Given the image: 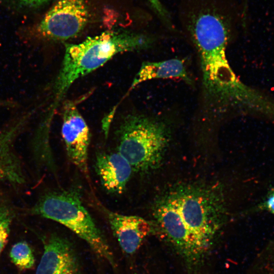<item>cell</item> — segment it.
Returning <instances> with one entry per match:
<instances>
[{
    "label": "cell",
    "instance_id": "cell-8",
    "mask_svg": "<svg viewBox=\"0 0 274 274\" xmlns=\"http://www.w3.org/2000/svg\"><path fill=\"white\" fill-rule=\"evenodd\" d=\"M61 134L70 160L88 177L90 130L76 105L71 100H67L63 104Z\"/></svg>",
    "mask_w": 274,
    "mask_h": 274
},
{
    "label": "cell",
    "instance_id": "cell-6",
    "mask_svg": "<svg viewBox=\"0 0 274 274\" xmlns=\"http://www.w3.org/2000/svg\"><path fill=\"white\" fill-rule=\"evenodd\" d=\"M153 215L156 224L171 246L188 265L196 264L203 253L183 220L173 193L156 202Z\"/></svg>",
    "mask_w": 274,
    "mask_h": 274
},
{
    "label": "cell",
    "instance_id": "cell-18",
    "mask_svg": "<svg viewBox=\"0 0 274 274\" xmlns=\"http://www.w3.org/2000/svg\"><path fill=\"white\" fill-rule=\"evenodd\" d=\"M267 211L274 214V187L271 188L259 203L254 207L251 212Z\"/></svg>",
    "mask_w": 274,
    "mask_h": 274
},
{
    "label": "cell",
    "instance_id": "cell-1",
    "mask_svg": "<svg viewBox=\"0 0 274 274\" xmlns=\"http://www.w3.org/2000/svg\"><path fill=\"white\" fill-rule=\"evenodd\" d=\"M233 28H194L186 32L196 49L202 77L206 112L221 116L229 112H254L265 115L270 99L238 79L226 54Z\"/></svg>",
    "mask_w": 274,
    "mask_h": 274
},
{
    "label": "cell",
    "instance_id": "cell-14",
    "mask_svg": "<svg viewBox=\"0 0 274 274\" xmlns=\"http://www.w3.org/2000/svg\"><path fill=\"white\" fill-rule=\"evenodd\" d=\"M251 274H274V239L260 250L252 268Z\"/></svg>",
    "mask_w": 274,
    "mask_h": 274
},
{
    "label": "cell",
    "instance_id": "cell-16",
    "mask_svg": "<svg viewBox=\"0 0 274 274\" xmlns=\"http://www.w3.org/2000/svg\"><path fill=\"white\" fill-rule=\"evenodd\" d=\"M14 217L11 207L3 202L0 204V255L8 243Z\"/></svg>",
    "mask_w": 274,
    "mask_h": 274
},
{
    "label": "cell",
    "instance_id": "cell-5",
    "mask_svg": "<svg viewBox=\"0 0 274 274\" xmlns=\"http://www.w3.org/2000/svg\"><path fill=\"white\" fill-rule=\"evenodd\" d=\"M173 194L184 223L203 254L212 245L221 225L220 203L208 191L187 189Z\"/></svg>",
    "mask_w": 274,
    "mask_h": 274
},
{
    "label": "cell",
    "instance_id": "cell-19",
    "mask_svg": "<svg viewBox=\"0 0 274 274\" xmlns=\"http://www.w3.org/2000/svg\"><path fill=\"white\" fill-rule=\"evenodd\" d=\"M249 0H242V7L241 9V19L244 25L246 23L248 12Z\"/></svg>",
    "mask_w": 274,
    "mask_h": 274
},
{
    "label": "cell",
    "instance_id": "cell-12",
    "mask_svg": "<svg viewBox=\"0 0 274 274\" xmlns=\"http://www.w3.org/2000/svg\"><path fill=\"white\" fill-rule=\"evenodd\" d=\"M95 168L103 188L115 195L124 192L133 172L129 163L118 152L98 153Z\"/></svg>",
    "mask_w": 274,
    "mask_h": 274
},
{
    "label": "cell",
    "instance_id": "cell-2",
    "mask_svg": "<svg viewBox=\"0 0 274 274\" xmlns=\"http://www.w3.org/2000/svg\"><path fill=\"white\" fill-rule=\"evenodd\" d=\"M154 38L144 34L105 31L76 44H66L54 85L55 107L78 79L102 66L116 55L151 47Z\"/></svg>",
    "mask_w": 274,
    "mask_h": 274
},
{
    "label": "cell",
    "instance_id": "cell-17",
    "mask_svg": "<svg viewBox=\"0 0 274 274\" xmlns=\"http://www.w3.org/2000/svg\"><path fill=\"white\" fill-rule=\"evenodd\" d=\"M151 8L163 25L170 30H174L175 26L170 12L160 0H147Z\"/></svg>",
    "mask_w": 274,
    "mask_h": 274
},
{
    "label": "cell",
    "instance_id": "cell-21",
    "mask_svg": "<svg viewBox=\"0 0 274 274\" xmlns=\"http://www.w3.org/2000/svg\"><path fill=\"white\" fill-rule=\"evenodd\" d=\"M15 105V103L9 100H0V107H12Z\"/></svg>",
    "mask_w": 274,
    "mask_h": 274
},
{
    "label": "cell",
    "instance_id": "cell-3",
    "mask_svg": "<svg viewBox=\"0 0 274 274\" xmlns=\"http://www.w3.org/2000/svg\"><path fill=\"white\" fill-rule=\"evenodd\" d=\"M32 215L56 221L85 241L99 257L115 266L113 253L105 237L82 203L76 189L49 192L29 210Z\"/></svg>",
    "mask_w": 274,
    "mask_h": 274
},
{
    "label": "cell",
    "instance_id": "cell-7",
    "mask_svg": "<svg viewBox=\"0 0 274 274\" xmlns=\"http://www.w3.org/2000/svg\"><path fill=\"white\" fill-rule=\"evenodd\" d=\"M89 18L85 0H59L46 13L38 30L46 39L64 41L79 35Z\"/></svg>",
    "mask_w": 274,
    "mask_h": 274
},
{
    "label": "cell",
    "instance_id": "cell-20",
    "mask_svg": "<svg viewBox=\"0 0 274 274\" xmlns=\"http://www.w3.org/2000/svg\"><path fill=\"white\" fill-rule=\"evenodd\" d=\"M20 3L27 6H38L40 5L48 0H17Z\"/></svg>",
    "mask_w": 274,
    "mask_h": 274
},
{
    "label": "cell",
    "instance_id": "cell-15",
    "mask_svg": "<svg viewBox=\"0 0 274 274\" xmlns=\"http://www.w3.org/2000/svg\"><path fill=\"white\" fill-rule=\"evenodd\" d=\"M10 257L15 266L20 269H28L35 265V259L30 246L25 241L14 244L10 251Z\"/></svg>",
    "mask_w": 274,
    "mask_h": 274
},
{
    "label": "cell",
    "instance_id": "cell-10",
    "mask_svg": "<svg viewBox=\"0 0 274 274\" xmlns=\"http://www.w3.org/2000/svg\"><path fill=\"white\" fill-rule=\"evenodd\" d=\"M36 274H81L76 251L67 239L56 234L47 238Z\"/></svg>",
    "mask_w": 274,
    "mask_h": 274
},
{
    "label": "cell",
    "instance_id": "cell-4",
    "mask_svg": "<svg viewBox=\"0 0 274 274\" xmlns=\"http://www.w3.org/2000/svg\"><path fill=\"white\" fill-rule=\"evenodd\" d=\"M117 150L133 172L144 173L160 162L167 144L168 131L164 123L149 116L127 115L118 130Z\"/></svg>",
    "mask_w": 274,
    "mask_h": 274
},
{
    "label": "cell",
    "instance_id": "cell-13",
    "mask_svg": "<svg viewBox=\"0 0 274 274\" xmlns=\"http://www.w3.org/2000/svg\"><path fill=\"white\" fill-rule=\"evenodd\" d=\"M179 79L192 85L193 80L187 71L183 60L172 58L160 61H145L134 77L129 90L140 84L153 79Z\"/></svg>",
    "mask_w": 274,
    "mask_h": 274
},
{
    "label": "cell",
    "instance_id": "cell-11",
    "mask_svg": "<svg viewBox=\"0 0 274 274\" xmlns=\"http://www.w3.org/2000/svg\"><path fill=\"white\" fill-rule=\"evenodd\" d=\"M111 230L122 250L127 254L135 253L153 230V225L144 218L125 215L100 206Z\"/></svg>",
    "mask_w": 274,
    "mask_h": 274
},
{
    "label": "cell",
    "instance_id": "cell-9",
    "mask_svg": "<svg viewBox=\"0 0 274 274\" xmlns=\"http://www.w3.org/2000/svg\"><path fill=\"white\" fill-rule=\"evenodd\" d=\"M31 110L0 129V182L7 181L14 185L25 182L21 161L15 152L14 143L31 117Z\"/></svg>",
    "mask_w": 274,
    "mask_h": 274
}]
</instances>
